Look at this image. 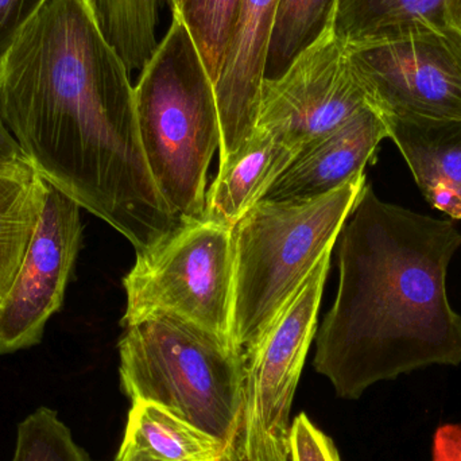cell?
Listing matches in <instances>:
<instances>
[{
  "label": "cell",
  "instance_id": "cell-1",
  "mask_svg": "<svg viewBox=\"0 0 461 461\" xmlns=\"http://www.w3.org/2000/svg\"><path fill=\"white\" fill-rule=\"evenodd\" d=\"M0 115L37 172L135 251L180 223L146 162L129 68L91 0H49L24 27L0 61Z\"/></svg>",
  "mask_w": 461,
  "mask_h": 461
},
{
  "label": "cell",
  "instance_id": "cell-2",
  "mask_svg": "<svg viewBox=\"0 0 461 461\" xmlns=\"http://www.w3.org/2000/svg\"><path fill=\"white\" fill-rule=\"evenodd\" d=\"M335 303L316 332L317 373L338 397L429 366L461 363V316L447 273L461 233L452 221L384 202L366 184L340 230Z\"/></svg>",
  "mask_w": 461,
  "mask_h": 461
},
{
  "label": "cell",
  "instance_id": "cell-3",
  "mask_svg": "<svg viewBox=\"0 0 461 461\" xmlns=\"http://www.w3.org/2000/svg\"><path fill=\"white\" fill-rule=\"evenodd\" d=\"M134 88L140 143L162 199L180 221L204 218L221 116L212 78L176 14Z\"/></svg>",
  "mask_w": 461,
  "mask_h": 461
},
{
  "label": "cell",
  "instance_id": "cell-4",
  "mask_svg": "<svg viewBox=\"0 0 461 461\" xmlns=\"http://www.w3.org/2000/svg\"><path fill=\"white\" fill-rule=\"evenodd\" d=\"M367 184L357 173L340 188L300 200H260L232 229V343L254 346L336 246Z\"/></svg>",
  "mask_w": 461,
  "mask_h": 461
},
{
  "label": "cell",
  "instance_id": "cell-5",
  "mask_svg": "<svg viewBox=\"0 0 461 461\" xmlns=\"http://www.w3.org/2000/svg\"><path fill=\"white\" fill-rule=\"evenodd\" d=\"M126 397L167 409L221 441L232 459L243 402V352L177 317L124 328L118 344Z\"/></svg>",
  "mask_w": 461,
  "mask_h": 461
},
{
  "label": "cell",
  "instance_id": "cell-6",
  "mask_svg": "<svg viewBox=\"0 0 461 461\" xmlns=\"http://www.w3.org/2000/svg\"><path fill=\"white\" fill-rule=\"evenodd\" d=\"M123 287L122 327L151 317H177L233 344L232 229L205 218L183 219L156 244L137 252Z\"/></svg>",
  "mask_w": 461,
  "mask_h": 461
},
{
  "label": "cell",
  "instance_id": "cell-7",
  "mask_svg": "<svg viewBox=\"0 0 461 461\" xmlns=\"http://www.w3.org/2000/svg\"><path fill=\"white\" fill-rule=\"evenodd\" d=\"M330 254L320 259L267 332L243 352V402L233 460L290 459V411L309 347L316 338Z\"/></svg>",
  "mask_w": 461,
  "mask_h": 461
},
{
  "label": "cell",
  "instance_id": "cell-8",
  "mask_svg": "<svg viewBox=\"0 0 461 461\" xmlns=\"http://www.w3.org/2000/svg\"><path fill=\"white\" fill-rule=\"evenodd\" d=\"M368 102L381 115L461 118V29L347 43Z\"/></svg>",
  "mask_w": 461,
  "mask_h": 461
},
{
  "label": "cell",
  "instance_id": "cell-9",
  "mask_svg": "<svg viewBox=\"0 0 461 461\" xmlns=\"http://www.w3.org/2000/svg\"><path fill=\"white\" fill-rule=\"evenodd\" d=\"M368 105L347 43L330 27L281 76L265 78L257 130L300 151Z\"/></svg>",
  "mask_w": 461,
  "mask_h": 461
},
{
  "label": "cell",
  "instance_id": "cell-10",
  "mask_svg": "<svg viewBox=\"0 0 461 461\" xmlns=\"http://www.w3.org/2000/svg\"><path fill=\"white\" fill-rule=\"evenodd\" d=\"M80 205L49 184L40 224L18 276L0 303V355L32 348L61 311L83 247Z\"/></svg>",
  "mask_w": 461,
  "mask_h": 461
},
{
  "label": "cell",
  "instance_id": "cell-11",
  "mask_svg": "<svg viewBox=\"0 0 461 461\" xmlns=\"http://www.w3.org/2000/svg\"><path fill=\"white\" fill-rule=\"evenodd\" d=\"M279 5L281 0H240L239 5L221 73L213 84L221 116L219 170L240 157L257 132Z\"/></svg>",
  "mask_w": 461,
  "mask_h": 461
},
{
  "label": "cell",
  "instance_id": "cell-12",
  "mask_svg": "<svg viewBox=\"0 0 461 461\" xmlns=\"http://www.w3.org/2000/svg\"><path fill=\"white\" fill-rule=\"evenodd\" d=\"M386 138L384 116L368 105L338 129L303 146L262 200L312 199L330 194L365 172Z\"/></svg>",
  "mask_w": 461,
  "mask_h": 461
},
{
  "label": "cell",
  "instance_id": "cell-13",
  "mask_svg": "<svg viewBox=\"0 0 461 461\" xmlns=\"http://www.w3.org/2000/svg\"><path fill=\"white\" fill-rule=\"evenodd\" d=\"M384 116V115H382ZM425 200L461 221V118L384 116Z\"/></svg>",
  "mask_w": 461,
  "mask_h": 461
},
{
  "label": "cell",
  "instance_id": "cell-14",
  "mask_svg": "<svg viewBox=\"0 0 461 461\" xmlns=\"http://www.w3.org/2000/svg\"><path fill=\"white\" fill-rule=\"evenodd\" d=\"M297 153L284 140L257 130L246 151L219 170L207 189L204 218L233 229L265 197Z\"/></svg>",
  "mask_w": 461,
  "mask_h": 461
},
{
  "label": "cell",
  "instance_id": "cell-15",
  "mask_svg": "<svg viewBox=\"0 0 461 461\" xmlns=\"http://www.w3.org/2000/svg\"><path fill=\"white\" fill-rule=\"evenodd\" d=\"M455 26L451 0H336L332 29L346 43L395 40Z\"/></svg>",
  "mask_w": 461,
  "mask_h": 461
},
{
  "label": "cell",
  "instance_id": "cell-16",
  "mask_svg": "<svg viewBox=\"0 0 461 461\" xmlns=\"http://www.w3.org/2000/svg\"><path fill=\"white\" fill-rule=\"evenodd\" d=\"M48 194V181L29 161L0 167V303L18 276Z\"/></svg>",
  "mask_w": 461,
  "mask_h": 461
},
{
  "label": "cell",
  "instance_id": "cell-17",
  "mask_svg": "<svg viewBox=\"0 0 461 461\" xmlns=\"http://www.w3.org/2000/svg\"><path fill=\"white\" fill-rule=\"evenodd\" d=\"M122 446L161 461H219L230 457L212 436L151 402H134Z\"/></svg>",
  "mask_w": 461,
  "mask_h": 461
},
{
  "label": "cell",
  "instance_id": "cell-18",
  "mask_svg": "<svg viewBox=\"0 0 461 461\" xmlns=\"http://www.w3.org/2000/svg\"><path fill=\"white\" fill-rule=\"evenodd\" d=\"M102 32L124 64L140 70L158 46L157 30L169 0H91Z\"/></svg>",
  "mask_w": 461,
  "mask_h": 461
},
{
  "label": "cell",
  "instance_id": "cell-19",
  "mask_svg": "<svg viewBox=\"0 0 461 461\" xmlns=\"http://www.w3.org/2000/svg\"><path fill=\"white\" fill-rule=\"evenodd\" d=\"M336 0H281L266 77L281 76L325 30L332 27Z\"/></svg>",
  "mask_w": 461,
  "mask_h": 461
},
{
  "label": "cell",
  "instance_id": "cell-20",
  "mask_svg": "<svg viewBox=\"0 0 461 461\" xmlns=\"http://www.w3.org/2000/svg\"><path fill=\"white\" fill-rule=\"evenodd\" d=\"M240 0H169L199 49L213 84L218 80Z\"/></svg>",
  "mask_w": 461,
  "mask_h": 461
},
{
  "label": "cell",
  "instance_id": "cell-21",
  "mask_svg": "<svg viewBox=\"0 0 461 461\" xmlns=\"http://www.w3.org/2000/svg\"><path fill=\"white\" fill-rule=\"evenodd\" d=\"M11 461H91L53 409H35L16 430Z\"/></svg>",
  "mask_w": 461,
  "mask_h": 461
},
{
  "label": "cell",
  "instance_id": "cell-22",
  "mask_svg": "<svg viewBox=\"0 0 461 461\" xmlns=\"http://www.w3.org/2000/svg\"><path fill=\"white\" fill-rule=\"evenodd\" d=\"M290 461H341L332 438L314 427L305 413L298 414L290 430Z\"/></svg>",
  "mask_w": 461,
  "mask_h": 461
},
{
  "label": "cell",
  "instance_id": "cell-23",
  "mask_svg": "<svg viewBox=\"0 0 461 461\" xmlns=\"http://www.w3.org/2000/svg\"><path fill=\"white\" fill-rule=\"evenodd\" d=\"M49 0H0V61Z\"/></svg>",
  "mask_w": 461,
  "mask_h": 461
},
{
  "label": "cell",
  "instance_id": "cell-24",
  "mask_svg": "<svg viewBox=\"0 0 461 461\" xmlns=\"http://www.w3.org/2000/svg\"><path fill=\"white\" fill-rule=\"evenodd\" d=\"M461 461V429L444 427L436 435L435 460Z\"/></svg>",
  "mask_w": 461,
  "mask_h": 461
},
{
  "label": "cell",
  "instance_id": "cell-25",
  "mask_svg": "<svg viewBox=\"0 0 461 461\" xmlns=\"http://www.w3.org/2000/svg\"><path fill=\"white\" fill-rule=\"evenodd\" d=\"M21 161H29V159L24 156L23 150L0 115V167Z\"/></svg>",
  "mask_w": 461,
  "mask_h": 461
},
{
  "label": "cell",
  "instance_id": "cell-26",
  "mask_svg": "<svg viewBox=\"0 0 461 461\" xmlns=\"http://www.w3.org/2000/svg\"><path fill=\"white\" fill-rule=\"evenodd\" d=\"M115 461H161L154 459L150 455L145 452L138 451V449L131 448V447L121 446L119 448L118 456Z\"/></svg>",
  "mask_w": 461,
  "mask_h": 461
},
{
  "label": "cell",
  "instance_id": "cell-27",
  "mask_svg": "<svg viewBox=\"0 0 461 461\" xmlns=\"http://www.w3.org/2000/svg\"><path fill=\"white\" fill-rule=\"evenodd\" d=\"M451 13L455 26L461 29V0H451Z\"/></svg>",
  "mask_w": 461,
  "mask_h": 461
},
{
  "label": "cell",
  "instance_id": "cell-28",
  "mask_svg": "<svg viewBox=\"0 0 461 461\" xmlns=\"http://www.w3.org/2000/svg\"><path fill=\"white\" fill-rule=\"evenodd\" d=\"M219 461H236V460L230 459V457H223V459L219 460Z\"/></svg>",
  "mask_w": 461,
  "mask_h": 461
}]
</instances>
